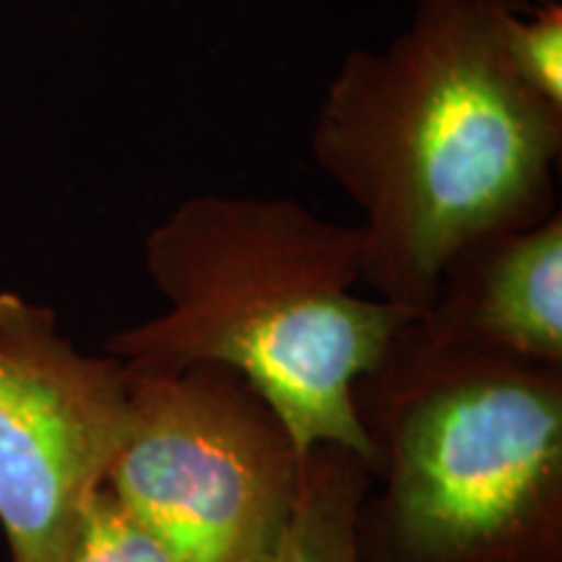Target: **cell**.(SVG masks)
<instances>
[{
    "instance_id": "2",
    "label": "cell",
    "mask_w": 562,
    "mask_h": 562,
    "mask_svg": "<svg viewBox=\"0 0 562 562\" xmlns=\"http://www.w3.org/2000/svg\"><path fill=\"white\" fill-rule=\"evenodd\" d=\"M144 261L165 311L112 334L108 355L133 372L227 368L279 412L302 453L331 442L372 472L355 385L412 318L357 292V224L292 199L203 193L149 232Z\"/></svg>"
},
{
    "instance_id": "3",
    "label": "cell",
    "mask_w": 562,
    "mask_h": 562,
    "mask_svg": "<svg viewBox=\"0 0 562 562\" xmlns=\"http://www.w3.org/2000/svg\"><path fill=\"white\" fill-rule=\"evenodd\" d=\"M362 562H562V364L406 321L355 385Z\"/></svg>"
},
{
    "instance_id": "5",
    "label": "cell",
    "mask_w": 562,
    "mask_h": 562,
    "mask_svg": "<svg viewBox=\"0 0 562 562\" xmlns=\"http://www.w3.org/2000/svg\"><path fill=\"white\" fill-rule=\"evenodd\" d=\"M131 372L58 313L0 292V529L11 562H66L128 427Z\"/></svg>"
},
{
    "instance_id": "7",
    "label": "cell",
    "mask_w": 562,
    "mask_h": 562,
    "mask_svg": "<svg viewBox=\"0 0 562 562\" xmlns=\"http://www.w3.org/2000/svg\"><path fill=\"white\" fill-rule=\"evenodd\" d=\"M368 487L360 456L331 442L311 448L297 508L271 562H362L357 510Z\"/></svg>"
},
{
    "instance_id": "9",
    "label": "cell",
    "mask_w": 562,
    "mask_h": 562,
    "mask_svg": "<svg viewBox=\"0 0 562 562\" xmlns=\"http://www.w3.org/2000/svg\"><path fill=\"white\" fill-rule=\"evenodd\" d=\"M66 562H172L108 490L97 492Z\"/></svg>"
},
{
    "instance_id": "1",
    "label": "cell",
    "mask_w": 562,
    "mask_h": 562,
    "mask_svg": "<svg viewBox=\"0 0 562 562\" xmlns=\"http://www.w3.org/2000/svg\"><path fill=\"white\" fill-rule=\"evenodd\" d=\"M501 5L414 0L383 50L341 60L313 125L315 161L362 214V284L412 321L456 250L560 211L562 108L510 66Z\"/></svg>"
},
{
    "instance_id": "6",
    "label": "cell",
    "mask_w": 562,
    "mask_h": 562,
    "mask_svg": "<svg viewBox=\"0 0 562 562\" xmlns=\"http://www.w3.org/2000/svg\"><path fill=\"white\" fill-rule=\"evenodd\" d=\"M417 323L440 339L562 364V214L476 237L448 258Z\"/></svg>"
},
{
    "instance_id": "4",
    "label": "cell",
    "mask_w": 562,
    "mask_h": 562,
    "mask_svg": "<svg viewBox=\"0 0 562 562\" xmlns=\"http://www.w3.org/2000/svg\"><path fill=\"white\" fill-rule=\"evenodd\" d=\"M128 372V427L104 490L172 562H271L307 456L279 412L220 364Z\"/></svg>"
},
{
    "instance_id": "8",
    "label": "cell",
    "mask_w": 562,
    "mask_h": 562,
    "mask_svg": "<svg viewBox=\"0 0 562 562\" xmlns=\"http://www.w3.org/2000/svg\"><path fill=\"white\" fill-rule=\"evenodd\" d=\"M497 34L516 74L562 108V5L558 0H503Z\"/></svg>"
}]
</instances>
